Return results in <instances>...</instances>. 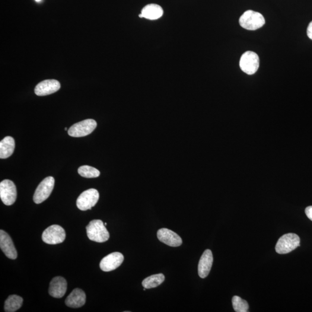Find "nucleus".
Instances as JSON below:
<instances>
[{
	"label": "nucleus",
	"instance_id": "nucleus-7",
	"mask_svg": "<svg viewBox=\"0 0 312 312\" xmlns=\"http://www.w3.org/2000/svg\"><path fill=\"white\" fill-rule=\"evenodd\" d=\"M66 232L61 226L52 225L43 232V240L49 245H56L63 243L66 239Z\"/></svg>",
	"mask_w": 312,
	"mask_h": 312
},
{
	"label": "nucleus",
	"instance_id": "nucleus-3",
	"mask_svg": "<svg viewBox=\"0 0 312 312\" xmlns=\"http://www.w3.org/2000/svg\"><path fill=\"white\" fill-rule=\"evenodd\" d=\"M300 238L294 233L283 235L276 245L275 250L279 254H288L300 246Z\"/></svg>",
	"mask_w": 312,
	"mask_h": 312
},
{
	"label": "nucleus",
	"instance_id": "nucleus-11",
	"mask_svg": "<svg viewBox=\"0 0 312 312\" xmlns=\"http://www.w3.org/2000/svg\"><path fill=\"white\" fill-rule=\"evenodd\" d=\"M0 247L5 256L12 260L17 259L18 253L11 238L3 230L0 231Z\"/></svg>",
	"mask_w": 312,
	"mask_h": 312
},
{
	"label": "nucleus",
	"instance_id": "nucleus-13",
	"mask_svg": "<svg viewBox=\"0 0 312 312\" xmlns=\"http://www.w3.org/2000/svg\"><path fill=\"white\" fill-rule=\"evenodd\" d=\"M157 238L161 243L171 247L180 246L182 240L175 232L167 228H161L157 231Z\"/></svg>",
	"mask_w": 312,
	"mask_h": 312
},
{
	"label": "nucleus",
	"instance_id": "nucleus-17",
	"mask_svg": "<svg viewBox=\"0 0 312 312\" xmlns=\"http://www.w3.org/2000/svg\"><path fill=\"white\" fill-rule=\"evenodd\" d=\"M15 148V142L11 136H6L0 142V158H7L13 154Z\"/></svg>",
	"mask_w": 312,
	"mask_h": 312
},
{
	"label": "nucleus",
	"instance_id": "nucleus-1",
	"mask_svg": "<svg viewBox=\"0 0 312 312\" xmlns=\"http://www.w3.org/2000/svg\"><path fill=\"white\" fill-rule=\"evenodd\" d=\"M88 237L90 241L103 243L110 238V233L101 220H94L87 226Z\"/></svg>",
	"mask_w": 312,
	"mask_h": 312
},
{
	"label": "nucleus",
	"instance_id": "nucleus-4",
	"mask_svg": "<svg viewBox=\"0 0 312 312\" xmlns=\"http://www.w3.org/2000/svg\"><path fill=\"white\" fill-rule=\"evenodd\" d=\"M97 126L96 121L93 119L83 120L70 127L68 134L72 137H83L90 134L96 128Z\"/></svg>",
	"mask_w": 312,
	"mask_h": 312
},
{
	"label": "nucleus",
	"instance_id": "nucleus-18",
	"mask_svg": "<svg viewBox=\"0 0 312 312\" xmlns=\"http://www.w3.org/2000/svg\"><path fill=\"white\" fill-rule=\"evenodd\" d=\"M141 14L143 18L149 20H157L163 15V9L160 5L155 4H149L142 9Z\"/></svg>",
	"mask_w": 312,
	"mask_h": 312
},
{
	"label": "nucleus",
	"instance_id": "nucleus-9",
	"mask_svg": "<svg viewBox=\"0 0 312 312\" xmlns=\"http://www.w3.org/2000/svg\"><path fill=\"white\" fill-rule=\"evenodd\" d=\"M0 197L5 205L10 206L17 200V191L15 184L8 179L2 180L0 183Z\"/></svg>",
	"mask_w": 312,
	"mask_h": 312
},
{
	"label": "nucleus",
	"instance_id": "nucleus-2",
	"mask_svg": "<svg viewBox=\"0 0 312 312\" xmlns=\"http://www.w3.org/2000/svg\"><path fill=\"white\" fill-rule=\"evenodd\" d=\"M240 25L248 30H256L266 23L265 19L259 12L248 10L240 18Z\"/></svg>",
	"mask_w": 312,
	"mask_h": 312
},
{
	"label": "nucleus",
	"instance_id": "nucleus-12",
	"mask_svg": "<svg viewBox=\"0 0 312 312\" xmlns=\"http://www.w3.org/2000/svg\"><path fill=\"white\" fill-rule=\"evenodd\" d=\"M61 87L60 82L55 79H48L38 84L35 88L34 92L38 96H45L56 93Z\"/></svg>",
	"mask_w": 312,
	"mask_h": 312
},
{
	"label": "nucleus",
	"instance_id": "nucleus-27",
	"mask_svg": "<svg viewBox=\"0 0 312 312\" xmlns=\"http://www.w3.org/2000/svg\"><path fill=\"white\" fill-rule=\"evenodd\" d=\"M104 224H105V225L106 226L107 225V223H105Z\"/></svg>",
	"mask_w": 312,
	"mask_h": 312
},
{
	"label": "nucleus",
	"instance_id": "nucleus-19",
	"mask_svg": "<svg viewBox=\"0 0 312 312\" xmlns=\"http://www.w3.org/2000/svg\"><path fill=\"white\" fill-rule=\"evenodd\" d=\"M23 298L17 295H12L6 299L4 304L6 312H15L20 309L23 304Z\"/></svg>",
	"mask_w": 312,
	"mask_h": 312
},
{
	"label": "nucleus",
	"instance_id": "nucleus-22",
	"mask_svg": "<svg viewBox=\"0 0 312 312\" xmlns=\"http://www.w3.org/2000/svg\"><path fill=\"white\" fill-rule=\"evenodd\" d=\"M232 306L237 312H247L249 311V305L246 301L243 300L239 296H234L232 299Z\"/></svg>",
	"mask_w": 312,
	"mask_h": 312
},
{
	"label": "nucleus",
	"instance_id": "nucleus-6",
	"mask_svg": "<svg viewBox=\"0 0 312 312\" xmlns=\"http://www.w3.org/2000/svg\"><path fill=\"white\" fill-rule=\"evenodd\" d=\"M55 186V179L52 177H47L38 186L33 197L34 202L40 204L45 201L52 193Z\"/></svg>",
	"mask_w": 312,
	"mask_h": 312
},
{
	"label": "nucleus",
	"instance_id": "nucleus-28",
	"mask_svg": "<svg viewBox=\"0 0 312 312\" xmlns=\"http://www.w3.org/2000/svg\"><path fill=\"white\" fill-rule=\"evenodd\" d=\"M67 130V127H66L65 130Z\"/></svg>",
	"mask_w": 312,
	"mask_h": 312
},
{
	"label": "nucleus",
	"instance_id": "nucleus-8",
	"mask_svg": "<svg viewBox=\"0 0 312 312\" xmlns=\"http://www.w3.org/2000/svg\"><path fill=\"white\" fill-rule=\"evenodd\" d=\"M100 194L96 189H90L85 191L79 196L76 201V205L81 211L91 209L96 204L99 200Z\"/></svg>",
	"mask_w": 312,
	"mask_h": 312
},
{
	"label": "nucleus",
	"instance_id": "nucleus-23",
	"mask_svg": "<svg viewBox=\"0 0 312 312\" xmlns=\"http://www.w3.org/2000/svg\"><path fill=\"white\" fill-rule=\"evenodd\" d=\"M305 213L307 217L312 221V206L307 207L305 209Z\"/></svg>",
	"mask_w": 312,
	"mask_h": 312
},
{
	"label": "nucleus",
	"instance_id": "nucleus-14",
	"mask_svg": "<svg viewBox=\"0 0 312 312\" xmlns=\"http://www.w3.org/2000/svg\"><path fill=\"white\" fill-rule=\"evenodd\" d=\"M67 289V282L61 276L54 278L50 283L49 293L56 298H62Z\"/></svg>",
	"mask_w": 312,
	"mask_h": 312
},
{
	"label": "nucleus",
	"instance_id": "nucleus-16",
	"mask_svg": "<svg viewBox=\"0 0 312 312\" xmlns=\"http://www.w3.org/2000/svg\"><path fill=\"white\" fill-rule=\"evenodd\" d=\"M87 296L85 292L80 289H75L66 298L67 306L72 308H81L85 304Z\"/></svg>",
	"mask_w": 312,
	"mask_h": 312
},
{
	"label": "nucleus",
	"instance_id": "nucleus-26",
	"mask_svg": "<svg viewBox=\"0 0 312 312\" xmlns=\"http://www.w3.org/2000/svg\"><path fill=\"white\" fill-rule=\"evenodd\" d=\"M36 1L37 2H40L41 1V0H36Z\"/></svg>",
	"mask_w": 312,
	"mask_h": 312
},
{
	"label": "nucleus",
	"instance_id": "nucleus-21",
	"mask_svg": "<svg viewBox=\"0 0 312 312\" xmlns=\"http://www.w3.org/2000/svg\"><path fill=\"white\" fill-rule=\"evenodd\" d=\"M78 172L81 177L87 178H97L100 175V172L97 169L89 165H83L79 167Z\"/></svg>",
	"mask_w": 312,
	"mask_h": 312
},
{
	"label": "nucleus",
	"instance_id": "nucleus-10",
	"mask_svg": "<svg viewBox=\"0 0 312 312\" xmlns=\"http://www.w3.org/2000/svg\"><path fill=\"white\" fill-rule=\"evenodd\" d=\"M124 261L123 254L114 252L103 258L100 264V268L104 272H110L118 268Z\"/></svg>",
	"mask_w": 312,
	"mask_h": 312
},
{
	"label": "nucleus",
	"instance_id": "nucleus-5",
	"mask_svg": "<svg viewBox=\"0 0 312 312\" xmlns=\"http://www.w3.org/2000/svg\"><path fill=\"white\" fill-rule=\"evenodd\" d=\"M259 57L256 53L247 51L241 56L240 62V68L247 75L255 74L259 68Z\"/></svg>",
	"mask_w": 312,
	"mask_h": 312
},
{
	"label": "nucleus",
	"instance_id": "nucleus-15",
	"mask_svg": "<svg viewBox=\"0 0 312 312\" xmlns=\"http://www.w3.org/2000/svg\"><path fill=\"white\" fill-rule=\"evenodd\" d=\"M213 257L212 251L206 249L200 260L198 272L200 278H205L208 276L212 267Z\"/></svg>",
	"mask_w": 312,
	"mask_h": 312
},
{
	"label": "nucleus",
	"instance_id": "nucleus-20",
	"mask_svg": "<svg viewBox=\"0 0 312 312\" xmlns=\"http://www.w3.org/2000/svg\"><path fill=\"white\" fill-rule=\"evenodd\" d=\"M165 276L162 273H158L148 277L143 281V287L146 289L157 288L164 281Z\"/></svg>",
	"mask_w": 312,
	"mask_h": 312
},
{
	"label": "nucleus",
	"instance_id": "nucleus-24",
	"mask_svg": "<svg viewBox=\"0 0 312 312\" xmlns=\"http://www.w3.org/2000/svg\"><path fill=\"white\" fill-rule=\"evenodd\" d=\"M307 35L309 38L312 40V21L309 24L307 28Z\"/></svg>",
	"mask_w": 312,
	"mask_h": 312
},
{
	"label": "nucleus",
	"instance_id": "nucleus-25",
	"mask_svg": "<svg viewBox=\"0 0 312 312\" xmlns=\"http://www.w3.org/2000/svg\"><path fill=\"white\" fill-rule=\"evenodd\" d=\"M139 18H143V15H142V14H140V15H139Z\"/></svg>",
	"mask_w": 312,
	"mask_h": 312
}]
</instances>
